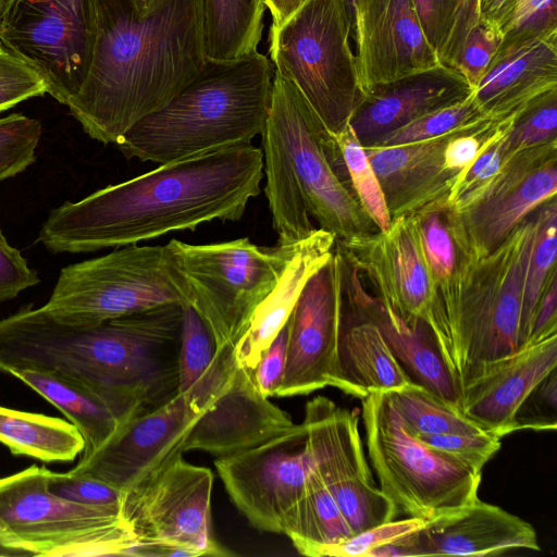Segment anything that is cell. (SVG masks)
I'll use <instances>...</instances> for the list:
<instances>
[{"mask_svg":"<svg viewBox=\"0 0 557 557\" xmlns=\"http://www.w3.org/2000/svg\"><path fill=\"white\" fill-rule=\"evenodd\" d=\"M262 176V150L251 143L160 164L53 209L38 242L52 252H91L238 221Z\"/></svg>","mask_w":557,"mask_h":557,"instance_id":"1","label":"cell"},{"mask_svg":"<svg viewBox=\"0 0 557 557\" xmlns=\"http://www.w3.org/2000/svg\"><path fill=\"white\" fill-rule=\"evenodd\" d=\"M94 7L89 71L66 106L90 138L116 144L203 64L202 0H94Z\"/></svg>","mask_w":557,"mask_h":557,"instance_id":"2","label":"cell"},{"mask_svg":"<svg viewBox=\"0 0 557 557\" xmlns=\"http://www.w3.org/2000/svg\"><path fill=\"white\" fill-rule=\"evenodd\" d=\"M262 137L264 194L277 245H294L317 227L347 239L379 231L338 180L332 133L298 87L274 71Z\"/></svg>","mask_w":557,"mask_h":557,"instance_id":"3","label":"cell"},{"mask_svg":"<svg viewBox=\"0 0 557 557\" xmlns=\"http://www.w3.org/2000/svg\"><path fill=\"white\" fill-rule=\"evenodd\" d=\"M272 76L258 51L230 61L206 58L187 85L132 125L116 146L127 159L164 164L249 144L264 129Z\"/></svg>","mask_w":557,"mask_h":557,"instance_id":"4","label":"cell"},{"mask_svg":"<svg viewBox=\"0 0 557 557\" xmlns=\"http://www.w3.org/2000/svg\"><path fill=\"white\" fill-rule=\"evenodd\" d=\"M536 210L487 256L478 260L462 257L451 284L434 298L426 325L459 387L483 364L520 349Z\"/></svg>","mask_w":557,"mask_h":557,"instance_id":"5","label":"cell"},{"mask_svg":"<svg viewBox=\"0 0 557 557\" xmlns=\"http://www.w3.org/2000/svg\"><path fill=\"white\" fill-rule=\"evenodd\" d=\"M299 243L260 247L247 237L206 245L172 239L164 247L186 306L207 325L219 350H233L256 309L280 282Z\"/></svg>","mask_w":557,"mask_h":557,"instance_id":"6","label":"cell"},{"mask_svg":"<svg viewBox=\"0 0 557 557\" xmlns=\"http://www.w3.org/2000/svg\"><path fill=\"white\" fill-rule=\"evenodd\" d=\"M361 405L368 456L379 487L399 511L431 520L479 498L482 472L421 442L387 393L370 394Z\"/></svg>","mask_w":557,"mask_h":557,"instance_id":"7","label":"cell"},{"mask_svg":"<svg viewBox=\"0 0 557 557\" xmlns=\"http://www.w3.org/2000/svg\"><path fill=\"white\" fill-rule=\"evenodd\" d=\"M350 30L345 0H308L269 32L275 71L298 87L332 133L349 124L363 96Z\"/></svg>","mask_w":557,"mask_h":557,"instance_id":"8","label":"cell"},{"mask_svg":"<svg viewBox=\"0 0 557 557\" xmlns=\"http://www.w3.org/2000/svg\"><path fill=\"white\" fill-rule=\"evenodd\" d=\"M46 467L0 478V522L29 556H127L137 540L121 510L74 503L47 487Z\"/></svg>","mask_w":557,"mask_h":557,"instance_id":"9","label":"cell"},{"mask_svg":"<svg viewBox=\"0 0 557 557\" xmlns=\"http://www.w3.org/2000/svg\"><path fill=\"white\" fill-rule=\"evenodd\" d=\"M168 304L186 306L165 247L128 245L61 269L42 309L63 323L96 325Z\"/></svg>","mask_w":557,"mask_h":557,"instance_id":"10","label":"cell"},{"mask_svg":"<svg viewBox=\"0 0 557 557\" xmlns=\"http://www.w3.org/2000/svg\"><path fill=\"white\" fill-rule=\"evenodd\" d=\"M95 33L94 0H9L0 42L44 79L50 96L66 104L85 83Z\"/></svg>","mask_w":557,"mask_h":557,"instance_id":"11","label":"cell"},{"mask_svg":"<svg viewBox=\"0 0 557 557\" xmlns=\"http://www.w3.org/2000/svg\"><path fill=\"white\" fill-rule=\"evenodd\" d=\"M213 474L176 455L124 493L121 516L137 544L181 549L187 557L226 556L211 528Z\"/></svg>","mask_w":557,"mask_h":557,"instance_id":"12","label":"cell"},{"mask_svg":"<svg viewBox=\"0 0 557 557\" xmlns=\"http://www.w3.org/2000/svg\"><path fill=\"white\" fill-rule=\"evenodd\" d=\"M557 194V140L515 153L497 175L461 205L446 207V219L465 259L496 249L532 212Z\"/></svg>","mask_w":557,"mask_h":557,"instance_id":"13","label":"cell"},{"mask_svg":"<svg viewBox=\"0 0 557 557\" xmlns=\"http://www.w3.org/2000/svg\"><path fill=\"white\" fill-rule=\"evenodd\" d=\"M302 425L314 468L352 533L394 520L399 510L373 481L356 411L317 396L305 406Z\"/></svg>","mask_w":557,"mask_h":557,"instance_id":"14","label":"cell"},{"mask_svg":"<svg viewBox=\"0 0 557 557\" xmlns=\"http://www.w3.org/2000/svg\"><path fill=\"white\" fill-rule=\"evenodd\" d=\"M214 466L249 523L260 531L283 534L314 465L300 423L253 447L216 457Z\"/></svg>","mask_w":557,"mask_h":557,"instance_id":"15","label":"cell"},{"mask_svg":"<svg viewBox=\"0 0 557 557\" xmlns=\"http://www.w3.org/2000/svg\"><path fill=\"white\" fill-rule=\"evenodd\" d=\"M201 413L178 392L161 406L121 422L69 472L125 493L184 451L187 435Z\"/></svg>","mask_w":557,"mask_h":557,"instance_id":"16","label":"cell"},{"mask_svg":"<svg viewBox=\"0 0 557 557\" xmlns=\"http://www.w3.org/2000/svg\"><path fill=\"white\" fill-rule=\"evenodd\" d=\"M342 273L335 246L330 260L307 281L287 321L286 368L276 396L331 386L344 310Z\"/></svg>","mask_w":557,"mask_h":557,"instance_id":"17","label":"cell"},{"mask_svg":"<svg viewBox=\"0 0 557 557\" xmlns=\"http://www.w3.org/2000/svg\"><path fill=\"white\" fill-rule=\"evenodd\" d=\"M335 245L399 318L410 325L428 323L434 288L409 215L393 219L386 231L336 239Z\"/></svg>","mask_w":557,"mask_h":557,"instance_id":"18","label":"cell"},{"mask_svg":"<svg viewBox=\"0 0 557 557\" xmlns=\"http://www.w3.org/2000/svg\"><path fill=\"white\" fill-rule=\"evenodd\" d=\"M512 549L540 550L534 528L525 520L480 498L426 521L370 557L486 556Z\"/></svg>","mask_w":557,"mask_h":557,"instance_id":"19","label":"cell"},{"mask_svg":"<svg viewBox=\"0 0 557 557\" xmlns=\"http://www.w3.org/2000/svg\"><path fill=\"white\" fill-rule=\"evenodd\" d=\"M350 37L357 47L362 92L442 64L411 0H369Z\"/></svg>","mask_w":557,"mask_h":557,"instance_id":"20","label":"cell"},{"mask_svg":"<svg viewBox=\"0 0 557 557\" xmlns=\"http://www.w3.org/2000/svg\"><path fill=\"white\" fill-rule=\"evenodd\" d=\"M556 367L557 334L487 362L460 385L459 412L492 435H508L521 403Z\"/></svg>","mask_w":557,"mask_h":557,"instance_id":"21","label":"cell"},{"mask_svg":"<svg viewBox=\"0 0 557 557\" xmlns=\"http://www.w3.org/2000/svg\"><path fill=\"white\" fill-rule=\"evenodd\" d=\"M295 423L259 389L252 369L235 367L212 405L197 419L183 450H203L215 457L261 444Z\"/></svg>","mask_w":557,"mask_h":557,"instance_id":"22","label":"cell"},{"mask_svg":"<svg viewBox=\"0 0 557 557\" xmlns=\"http://www.w3.org/2000/svg\"><path fill=\"white\" fill-rule=\"evenodd\" d=\"M342 271L345 308L379 327L411 382L459 411L460 387L442 358L428 325L423 321L410 325L399 318L366 288L363 280L343 256Z\"/></svg>","mask_w":557,"mask_h":557,"instance_id":"23","label":"cell"},{"mask_svg":"<svg viewBox=\"0 0 557 557\" xmlns=\"http://www.w3.org/2000/svg\"><path fill=\"white\" fill-rule=\"evenodd\" d=\"M473 89L454 69L440 64L371 86L349 120L361 145L379 139L434 110L457 103Z\"/></svg>","mask_w":557,"mask_h":557,"instance_id":"24","label":"cell"},{"mask_svg":"<svg viewBox=\"0 0 557 557\" xmlns=\"http://www.w3.org/2000/svg\"><path fill=\"white\" fill-rule=\"evenodd\" d=\"M557 88V30L502 39L472 97L493 122L515 117L539 96Z\"/></svg>","mask_w":557,"mask_h":557,"instance_id":"25","label":"cell"},{"mask_svg":"<svg viewBox=\"0 0 557 557\" xmlns=\"http://www.w3.org/2000/svg\"><path fill=\"white\" fill-rule=\"evenodd\" d=\"M458 129L406 145L364 148L392 220L447 202L457 175L445 168L444 150Z\"/></svg>","mask_w":557,"mask_h":557,"instance_id":"26","label":"cell"},{"mask_svg":"<svg viewBox=\"0 0 557 557\" xmlns=\"http://www.w3.org/2000/svg\"><path fill=\"white\" fill-rule=\"evenodd\" d=\"M335 242L333 234L318 227L299 243L280 282L256 309L233 349L239 367L256 368L262 354L288 321L307 281L332 257Z\"/></svg>","mask_w":557,"mask_h":557,"instance_id":"27","label":"cell"},{"mask_svg":"<svg viewBox=\"0 0 557 557\" xmlns=\"http://www.w3.org/2000/svg\"><path fill=\"white\" fill-rule=\"evenodd\" d=\"M411 383L392 354L379 327L345 306L331 386L345 394L364 398L387 393Z\"/></svg>","mask_w":557,"mask_h":557,"instance_id":"28","label":"cell"},{"mask_svg":"<svg viewBox=\"0 0 557 557\" xmlns=\"http://www.w3.org/2000/svg\"><path fill=\"white\" fill-rule=\"evenodd\" d=\"M236 366L233 350H219L196 311L183 306L178 392L203 412L224 388Z\"/></svg>","mask_w":557,"mask_h":557,"instance_id":"29","label":"cell"},{"mask_svg":"<svg viewBox=\"0 0 557 557\" xmlns=\"http://www.w3.org/2000/svg\"><path fill=\"white\" fill-rule=\"evenodd\" d=\"M47 401L58 408L82 433L86 456L100 447L116 430L121 421L98 396L60 376L28 369L10 370Z\"/></svg>","mask_w":557,"mask_h":557,"instance_id":"30","label":"cell"},{"mask_svg":"<svg viewBox=\"0 0 557 557\" xmlns=\"http://www.w3.org/2000/svg\"><path fill=\"white\" fill-rule=\"evenodd\" d=\"M0 443L13 455L45 462L73 461L85 449L82 433L71 422L2 406Z\"/></svg>","mask_w":557,"mask_h":557,"instance_id":"31","label":"cell"},{"mask_svg":"<svg viewBox=\"0 0 557 557\" xmlns=\"http://www.w3.org/2000/svg\"><path fill=\"white\" fill-rule=\"evenodd\" d=\"M264 10L263 0H202L206 58L230 61L257 52Z\"/></svg>","mask_w":557,"mask_h":557,"instance_id":"32","label":"cell"},{"mask_svg":"<svg viewBox=\"0 0 557 557\" xmlns=\"http://www.w3.org/2000/svg\"><path fill=\"white\" fill-rule=\"evenodd\" d=\"M283 534L289 537L299 554L309 557H318L323 546L354 535L314 466L307 476L304 495L286 520Z\"/></svg>","mask_w":557,"mask_h":557,"instance_id":"33","label":"cell"},{"mask_svg":"<svg viewBox=\"0 0 557 557\" xmlns=\"http://www.w3.org/2000/svg\"><path fill=\"white\" fill-rule=\"evenodd\" d=\"M332 161L338 180L351 197L379 231H386L392 219L383 191L366 149L349 124L332 133Z\"/></svg>","mask_w":557,"mask_h":557,"instance_id":"34","label":"cell"},{"mask_svg":"<svg viewBox=\"0 0 557 557\" xmlns=\"http://www.w3.org/2000/svg\"><path fill=\"white\" fill-rule=\"evenodd\" d=\"M387 396L414 435L485 432L475 422L413 382L387 392Z\"/></svg>","mask_w":557,"mask_h":557,"instance_id":"35","label":"cell"},{"mask_svg":"<svg viewBox=\"0 0 557 557\" xmlns=\"http://www.w3.org/2000/svg\"><path fill=\"white\" fill-rule=\"evenodd\" d=\"M537 226L531 250L520 318V348L531 334L534 313L550 277L557 272V202L553 198L536 210Z\"/></svg>","mask_w":557,"mask_h":557,"instance_id":"36","label":"cell"},{"mask_svg":"<svg viewBox=\"0 0 557 557\" xmlns=\"http://www.w3.org/2000/svg\"><path fill=\"white\" fill-rule=\"evenodd\" d=\"M446 207L447 202L441 201L409 215L419 237L434 298L451 284L462 259L447 223Z\"/></svg>","mask_w":557,"mask_h":557,"instance_id":"37","label":"cell"},{"mask_svg":"<svg viewBox=\"0 0 557 557\" xmlns=\"http://www.w3.org/2000/svg\"><path fill=\"white\" fill-rule=\"evenodd\" d=\"M487 120L472 94L457 103L429 112L379 139L372 147H391L438 137L475 122Z\"/></svg>","mask_w":557,"mask_h":557,"instance_id":"38","label":"cell"},{"mask_svg":"<svg viewBox=\"0 0 557 557\" xmlns=\"http://www.w3.org/2000/svg\"><path fill=\"white\" fill-rule=\"evenodd\" d=\"M557 88L525 106L515 117L505 140L504 160L515 153L557 140Z\"/></svg>","mask_w":557,"mask_h":557,"instance_id":"39","label":"cell"},{"mask_svg":"<svg viewBox=\"0 0 557 557\" xmlns=\"http://www.w3.org/2000/svg\"><path fill=\"white\" fill-rule=\"evenodd\" d=\"M42 132L38 120L22 113L0 119V182L33 164Z\"/></svg>","mask_w":557,"mask_h":557,"instance_id":"40","label":"cell"},{"mask_svg":"<svg viewBox=\"0 0 557 557\" xmlns=\"http://www.w3.org/2000/svg\"><path fill=\"white\" fill-rule=\"evenodd\" d=\"M515 117L502 123L470 168L456 180L448 195V207L463 203L497 175L504 162V140Z\"/></svg>","mask_w":557,"mask_h":557,"instance_id":"41","label":"cell"},{"mask_svg":"<svg viewBox=\"0 0 557 557\" xmlns=\"http://www.w3.org/2000/svg\"><path fill=\"white\" fill-rule=\"evenodd\" d=\"M426 521L416 517L392 520L356 533L339 543L325 545L319 550L318 557H370L373 550L419 531Z\"/></svg>","mask_w":557,"mask_h":557,"instance_id":"42","label":"cell"},{"mask_svg":"<svg viewBox=\"0 0 557 557\" xmlns=\"http://www.w3.org/2000/svg\"><path fill=\"white\" fill-rule=\"evenodd\" d=\"M502 33L494 24L478 21L467 33L451 65L473 89L502 42Z\"/></svg>","mask_w":557,"mask_h":557,"instance_id":"43","label":"cell"},{"mask_svg":"<svg viewBox=\"0 0 557 557\" xmlns=\"http://www.w3.org/2000/svg\"><path fill=\"white\" fill-rule=\"evenodd\" d=\"M48 490L64 499L90 505L113 507L121 510L124 493L92 478L54 472L46 469Z\"/></svg>","mask_w":557,"mask_h":557,"instance_id":"44","label":"cell"},{"mask_svg":"<svg viewBox=\"0 0 557 557\" xmlns=\"http://www.w3.org/2000/svg\"><path fill=\"white\" fill-rule=\"evenodd\" d=\"M416 436L429 447L445 453L480 472L500 448V438L486 432Z\"/></svg>","mask_w":557,"mask_h":557,"instance_id":"45","label":"cell"},{"mask_svg":"<svg viewBox=\"0 0 557 557\" xmlns=\"http://www.w3.org/2000/svg\"><path fill=\"white\" fill-rule=\"evenodd\" d=\"M46 92L44 79L0 44V112Z\"/></svg>","mask_w":557,"mask_h":557,"instance_id":"46","label":"cell"},{"mask_svg":"<svg viewBox=\"0 0 557 557\" xmlns=\"http://www.w3.org/2000/svg\"><path fill=\"white\" fill-rule=\"evenodd\" d=\"M516 429L555 430L557 426V373H548L529 393L515 416Z\"/></svg>","mask_w":557,"mask_h":557,"instance_id":"47","label":"cell"},{"mask_svg":"<svg viewBox=\"0 0 557 557\" xmlns=\"http://www.w3.org/2000/svg\"><path fill=\"white\" fill-rule=\"evenodd\" d=\"M557 30V0H516L502 39L534 37Z\"/></svg>","mask_w":557,"mask_h":557,"instance_id":"48","label":"cell"},{"mask_svg":"<svg viewBox=\"0 0 557 557\" xmlns=\"http://www.w3.org/2000/svg\"><path fill=\"white\" fill-rule=\"evenodd\" d=\"M430 46L441 62L450 38L459 0H411Z\"/></svg>","mask_w":557,"mask_h":557,"instance_id":"49","label":"cell"},{"mask_svg":"<svg viewBox=\"0 0 557 557\" xmlns=\"http://www.w3.org/2000/svg\"><path fill=\"white\" fill-rule=\"evenodd\" d=\"M40 282L21 251L12 247L0 228V302L15 298Z\"/></svg>","mask_w":557,"mask_h":557,"instance_id":"50","label":"cell"},{"mask_svg":"<svg viewBox=\"0 0 557 557\" xmlns=\"http://www.w3.org/2000/svg\"><path fill=\"white\" fill-rule=\"evenodd\" d=\"M287 338L286 322L253 369L256 383L268 398L277 395L283 382L287 360Z\"/></svg>","mask_w":557,"mask_h":557,"instance_id":"51","label":"cell"},{"mask_svg":"<svg viewBox=\"0 0 557 557\" xmlns=\"http://www.w3.org/2000/svg\"><path fill=\"white\" fill-rule=\"evenodd\" d=\"M557 334V272L550 277L537 304L527 345ZM523 346V347H524Z\"/></svg>","mask_w":557,"mask_h":557,"instance_id":"52","label":"cell"},{"mask_svg":"<svg viewBox=\"0 0 557 557\" xmlns=\"http://www.w3.org/2000/svg\"><path fill=\"white\" fill-rule=\"evenodd\" d=\"M516 0H476L478 21L498 27L500 33L510 20Z\"/></svg>","mask_w":557,"mask_h":557,"instance_id":"53","label":"cell"},{"mask_svg":"<svg viewBox=\"0 0 557 557\" xmlns=\"http://www.w3.org/2000/svg\"><path fill=\"white\" fill-rule=\"evenodd\" d=\"M308 0H263L272 16V26H280Z\"/></svg>","mask_w":557,"mask_h":557,"instance_id":"54","label":"cell"},{"mask_svg":"<svg viewBox=\"0 0 557 557\" xmlns=\"http://www.w3.org/2000/svg\"><path fill=\"white\" fill-rule=\"evenodd\" d=\"M0 556H28L22 541L0 522Z\"/></svg>","mask_w":557,"mask_h":557,"instance_id":"55","label":"cell"},{"mask_svg":"<svg viewBox=\"0 0 557 557\" xmlns=\"http://www.w3.org/2000/svg\"><path fill=\"white\" fill-rule=\"evenodd\" d=\"M368 2L369 0H345L351 26L350 36Z\"/></svg>","mask_w":557,"mask_h":557,"instance_id":"56","label":"cell"},{"mask_svg":"<svg viewBox=\"0 0 557 557\" xmlns=\"http://www.w3.org/2000/svg\"><path fill=\"white\" fill-rule=\"evenodd\" d=\"M8 3H9V0H0V26H1L2 18H3Z\"/></svg>","mask_w":557,"mask_h":557,"instance_id":"57","label":"cell"}]
</instances>
